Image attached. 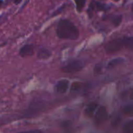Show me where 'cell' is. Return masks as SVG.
<instances>
[{"label":"cell","mask_w":133,"mask_h":133,"mask_svg":"<svg viewBox=\"0 0 133 133\" xmlns=\"http://www.w3.org/2000/svg\"><path fill=\"white\" fill-rule=\"evenodd\" d=\"M34 54V47L33 44H25L19 51V55L22 58L32 56Z\"/></svg>","instance_id":"obj_4"},{"label":"cell","mask_w":133,"mask_h":133,"mask_svg":"<svg viewBox=\"0 0 133 133\" xmlns=\"http://www.w3.org/2000/svg\"><path fill=\"white\" fill-rule=\"evenodd\" d=\"M124 62H125V60H124L122 58H118L113 59V60H111V61L108 63L107 68H108L109 69H114V68H115L116 66H118V65H121L122 63H123Z\"/></svg>","instance_id":"obj_9"},{"label":"cell","mask_w":133,"mask_h":133,"mask_svg":"<svg viewBox=\"0 0 133 133\" xmlns=\"http://www.w3.org/2000/svg\"><path fill=\"white\" fill-rule=\"evenodd\" d=\"M125 47L123 39H115L108 42L105 46V51L108 54L116 53Z\"/></svg>","instance_id":"obj_3"},{"label":"cell","mask_w":133,"mask_h":133,"mask_svg":"<svg viewBox=\"0 0 133 133\" xmlns=\"http://www.w3.org/2000/svg\"><path fill=\"white\" fill-rule=\"evenodd\" d=\"M69 87V81L67 79H61L60 80L56 87V91L59 94H65Z\"/></svg>","instance_id":"obj_6"},{"label":"cell","mask_w":133,"mask_h":133,"mask_svg":"<svg viewBox=\"0 0 133 133\" xmlns=\"http://www.w3.org/2000/svg\"><path fill=\"white\" fill-rule=\"evenodd\" d=\"M76 4L77 10L80 12L83 10L85 5V0H74Z\"/></svg>","instance_id":"obj_13"},{"label":"cell","mask_w":133,"mask_h":133,"mask_svg":"<svg viewBox=\"0 0 133 133\" xmlns=\"http://www.w3.org/2000/svg\"><path fill=\"white\" fill-rule=\"evenodd\" d=\"M97 108H98V104H97L96 103L93 102V103L89 104L86 107V108H85V115L88 116V117H92V116L94 115V113H95L96 110L97 109Z\"/></svg>","instance_id":"obj_7"},{"label":"cell","mask_w":133,"mask_h":133,"mask_svg":"<svg viewBox=\"0 0 133 133\" xmlns=\"http://www.w3.org/2000/svg\"><path fill=\"white\" fill-rule=\"evenodd\" d=\"M132 9H133V5H132Z\"/></svg>","instance_id":"obj_20"},{"label":"cell","mask_w":133,"mask_h":133,"mask_svg":"<svg viewBox=\"0 0 133 133\" xmlns=\"http://www.w3.org/2000/svg\"><path fill=\"white\" fill-rule=\"evenodd\" d=\"M3 2H4V1H3V0H0V6L3 4Z\"/></svg>","instance_id":"obj_18"},{"label":"cell","mask_w":133,"mask_h":133,"mask_svg":"<svg viewBox=\"0 0 133 133\" xmlns=\"http://www.w3.org/2000/svg\"><path fill=\"white\" fill-rule=\"evenodd\" d=\"M114 1H119V0H114Z\"/></svg>","instance_id":"obj_19"},{"label":"cell","mask_w":133,"mask_h":133,"mask_svg":"<svg viewBox=\"0 0 133 133\" xmlns=\"http://www.w3.org/2000/svg\"><path fill=\"white\" fill-rule=\"evenodd\" d=\"M130 99L133 101V88L132 89V91H131V94H130Z\"/></svg>","instance_id":"obj_17"},{"label":"cell","mask_w":133,"mask_h":133,"mask_svg":"<svg viewBox=\"0 0 133 133\" xmlns=\"http://www.w3.org/2000/svg\"><path fill=\"white\" fill-rule=\"evenodd\" d=\"M82 87V83L80 82H74L71 86V91H77L78 90Z\"/></svg>","instance_id":"obj_14"},{"label":"cell","mask_w":133,"mask_h":133,"mask_svg":"<svg viewBox=\"0 0 133 133\" xmlns=\"http://www.w3.org/2000/svg\"><path fill=\"white\" fill-rule=\"evenodd\" d=\"M56 35L60 39L75 41L79 37V30L69 19H60L57 24Z\"/></svg>","instance_id":"obj_1"},{"label":"cell","mask_w":133,"mask_h":133,"mask_svg":"<svg viewBox=\"0 0 133 133\" xmlns=\"http://www.w3.org/2000/svg\"><path fill=\"white\" fill-rule=\"evenodd\" d=\"M21 1H22V0H13V2L15 4H19V3L21 2Z\"/></svg>","instance_id":"obj_16"},{"label":"cell","mask_w":133,"mask_h":133,"mask_svg":"<svg viewBox=\"0 0 133 133\" xmlns=\"http://www.w3.org/2000/svg\"><path fill=\"white\" fill-rule=\"evenodd\" d=\"M95 117H96V120L98 122H100V123L105 122L107 119V118H108V114H107L106 108L103 107V106L100 107L98 108L96 113Z\"/></svg>","instance_id":"obj_5"},{"label":"cell","mask_w":133,"mask_h":133,"mask_svg":"<svg viewBox=\"0 0 133 133\" xmlns=\"http://www.w3.org/2000/svg\"><path fill=\"white\" fill-rule=\"evenodd\" d=\"M52 53L49 50L46 49V48H42L38 51L37 57L39 59H48L50 56H51Z\"/></svg>","instance_id":"obj_8"},{"label":"cell","mask_w":133,"mask_h":133,"mask_svg":"<svg viewBox=\"0 0 133 133\" xmlns=\"http://www.w3.org/2000/svg\"><path fill=\"white\" fill-rule=\"evenodd\" d=\"M112 21H113V23L117 26H118V25L121 23V22H122V16H114V17L113 18Z\"/></svg>","instance_id":"obj_15"},{"label":"cell","mask_w":133,"mask_h":133,"mask_svg":"<svg viewBox=\"0 0 133 133\" xmlns=\"http://www.w3.org/2000/svg\"><path fill=\"white\" fill-rule=\"evenodd\" d=\"M124 41V44H125V47L130 50V51H133V37H125L123 39Z\"/></svg>","instance_id":"obj_10"},{"label":"cell","mask_w":133,"mask_h":133,"mask_svg":"<svg viewBox=\"0 0 133 133\" xmlns=\"http://www.w3.org/2000/svg\"><path fill=\"white\" fill-rule=\"evenodd\" d=\"M123 131L127 133H133V120H131L124 125Z\"/></svg>","instance_id":"obj_12"},{"label":"cell","mask_w":133,"mask_h":133,"mask_svg":"<svg viewBox=\"0 0 133 133\" xmlns=\"http://www.w3.org/2000/svg\"><path fill=\"white\" fill-rule=\"evenodd\" d=\"M123 114L125 116L128 117H132L133 116V105L132 104H129V105H126L125 107H124L123 110H122Z\"/></svg>","instance_id":"obj_11"},{"label":"cell","mask_w":133,"mask_h":133,"mask_svg":"<svg viewBox=\"0 0 133 133\" xmlns=\"http://www.w3.org/2000/svg\"><path fill=\"white\" fill-rule=\"evenodd\" d=\"M84 67V64L80 60H71L65 64L61 70L65 73H75L80 72Z\"/></svg>","instance_id":"obj_2"}]
</instances>
